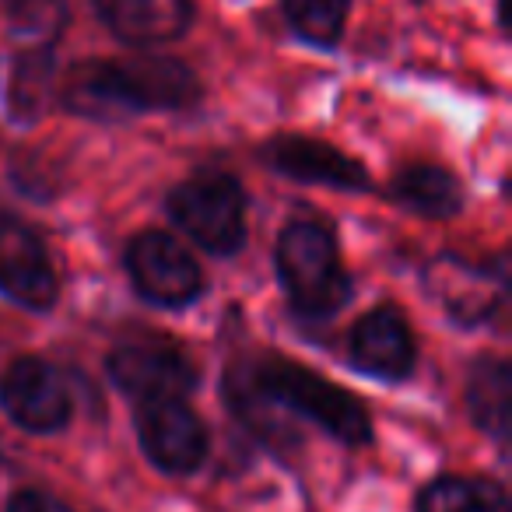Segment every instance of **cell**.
<instances>
[{
    "instance_id": "cell-1",
    "label": "cell",
    "mask_w": 512,
    "mask_h": 512,
    "mask_svg": "<svg viewBox=\"0 0 512 512\" xmlns=\"http://www.w3.org/2000/svg\"><path fill=\"white\" fill-rule=\"evenodd\" d=\"M200 85L193 71L169 57L137 60H85L64 81V102L81 116L116 120L141 109L193 106Z\"/></svg>"
},
{
    "instance_id": "cell-2",
    "label": "cell",
    "mask_w": 512,
    "mask_h": 512,
    "mask_svg": "<svg viewBox=\"0 0 512 512\" xmlns=\"http://www.w3.org/2000/svg\"><path fill=\"white\" fill-rule=\"evenodd\" d=\"M242 383L256 397H264L267 404H281L302 418L316 421L323 432L348 442V446H362L372 439V421L362 400H355L330 379L309 372L306 365L285 362V358H264Z\"/></svg>"
},
{
    "instance_id": "cell-3",
    "label": "cell",
    "mask_w": 512,
    "mask_h": 512,
    "mask_svg": "<svg viewBox=\"0 0 512 512\" xmlns=\"http://www.w3.org/2000/svg\"><path fill=\"white\" fill-rule=\"evenodd\" d=\"M278 271L295 313L302 316H334L351 299L334 235L316 221H295L281 232Z\"/></svg>"
},
{
    "instance_id": "cell-4",
    "label": "cell",
    "mask_w": 512,
    "mask_h": 512,
    "mask_svg": "<svg viewBox=\"0 0 512 512\" xmlns=\"http://www.w3.org/2000/svg\"><path fill=\"white\" fill-rule=\"evenodd\" d=\"M169 214L197 246L214 256H232L246 235V200L235 179L204 172L169 193Z\"/></svg>"
},
{
    "instance_id": "cell-5",
    "label": "cell",
    "mask_w": 512,
    "mask_h": 512,
    "mask_svg": "<svg viewBox=\"0 0 512 512\" xmlns=\"http://www.w3.org/2000/svg\"><path fill=\"white\" fill-rule=\"evenodd\" d=\"M127 271L134 278L137 292L155 306H186L200 295V267L172 235L144 232L130 242Z\"/></svg>"
},
{
    "instance_id": "cell-6",
    "label": "cell",
    "mask_w": 512,
    "mask_h": 512,
    "mask_svg": "<svg viewBox=\"0 0 512 512\" xmlns=\"http://www.w3.org/2000/svg\"><path fill=\"white\" fill-rule=\"evenodd\" d=\"M137 435L155 467L193 474L207 456V428L186 400H148L137 414Z\"/></svg>"
},
{
    "instance_id": "cell-7",
    "label": "cell",
    "mask_w": 512,
    "mask_h": 512,
    "mask_svg": "<svg viewBox=\"0 0 512 512\" xmlns=\"http://www.w3.org/2000/svg\"><path fill=\"white\" fill-rule=\"evenodd\" d=\"M0 404L25 432H57L71 418L67 383L43 358H18L0 379Z\"/></svg>"
},
{
    "instance_id": "cell-8",
    "label": "cell",
    "mask_w": 512,
    "mask_h": 512,
    "mask_svg": "<svg viewBox=\"0 0 512 512\" xmlns=\"http://www.w3.org/2000/svg\"><path fill=\"white\" fill-rule=\"evenodd\" d=\"M109 376L120 390L148 400H183L197 386V372L179 351L162 348V344H130L109 358Z\"/></svg>"
},
{
    "instance_id": "cell-9",
    "label": "cell",
    "mask_w": 512,
    "mask_h": 512,
    "mask_svg": "<svg viewBox=\"0 0 512 512\" xmlns=\"http://www.w3.org/2000/svg\"><path fill=\"white\" fill-rule=\"evenodd\" d=\"M0 292L25 309H50L57 302V271L50 256L18 221L0 225Z\"/></svg>"
},
{
    "instance_id": "cell-10",
    "label": "cell",
    "mask_w": 512,
    "mask_h": 512,
    "mask_svg": "<svg viewBox=\"0 0 512 512\" xmlns=\"http://www.w3.org/2000/svg\"><path fill=\"white\" fill-rule=\"evenodd\" d=\"M264 162L274 172L299 183H320L337 186V190H365L369 176L351 155L337 151L327 141H309V137H278L267 144Z\"/></svg>"
},
{
    "instance_id": "cell-11",
    "label": "cell",
    "mask_w": 512,
    "mask_h": 512,
    "mask_svg": "<svg viewBox=\"0 0 512 512\" xmlns=\"http://www.w3.org/2000/svg\"><path fill=\"white\" fill-rule=\"evenodd\" d=\"M351 362L379 379H404L414 369V337L397 309L365 313L351 327L348 341Z\"/></svg>"
},
{
    "instance_id": "cell-12",
    "label": "cell",
    "mask_w": 512,
    "mask_h": 512,
    "mask_svg": "<svg viewBox=\"0 0 512 512\" xmlns=\"http://www.w3.org/2000/svg\"><path fill=\"white\" fill-rule=\"evenodd\" d=\"M99 15L134 46L169 43L190 25V0H95Z\"/></svg>"
},
{
    "instance_id": "cell-13",
    "label": "cell",
    "mask_w": 512,
    "mask_h": 512,
    "mask_svg": "<svg viewBox=\"0 0 512 512\" xmlns=\"http://www.w3.org/2000/svg\"><path fill=\"white\" fill-rule=\"evenodd\" d=\"M393 197L428 218H449L460 211V183L439 165H404L393 176Z\"/></svg>"
},
{
    "instance_id": "cell-14",
    "label": "cell",
    "mask_w": 512,
    "mask_h": 512,
    "mask_svg": "<svg viewBox=\"0 0 512 512\" xmlns=\"http://www.w3.org/2000/svg\"><path fill=\"white\" fill-rule=\"evenodd\" d=\"M435 295L446 302V309L463 323H477L484 316H491L495 309V292H491L488 278H481L470 267L456 264V260H439V264L428 271Z\"/></svg>"
},
{
    "instance_id": "cell-15",
    "label": "cell",
    "mask_w": 512,
    "mask_h": 512,
    "mask_svg": "<svg viewBox=\"0 0 512 512\" xmlns=\"http://www.w3.org/2000/svg\"><path fill=\"white\" fill-rule=\"evenodd\" d=\"M418 512H509V498L495 481L442 477L421 491Z\"/></svg>"
},
{
    "instance_id": "cell-16",
    "label": "cell",
    "mask_w": 512,
    "mask_h": 512,
    "mask_svg": "<svg viewBox=\"0 0 512 512\" xmlns=\"http://www.w3.org/2000/svg\"><path fill=\"white\" fill-rule=\"evenodd\" d=\"M470 411L474 421L491 435H505L509 428V397H512V379L509 365L502 358H484L477 362L474 376H470Z\"/></svg>"
},
{
    "instance_id": "cell-17",
    "label": "cell",
    "mask_w": 512,
    "mask_h": 512,
    "mask_svg": "<svg viewBox=\"0 0 512 512\" xmlns=\"http://www.w3.org/2000/svg\"><path fill=\"white\" fill-rule=\"evenodd\" d=\"M288 22L295 25L302 39L330 46L337 43L348 18V0H285Z\"/></svg>"
},
{
    "instance_id": "cell-18",
    "label": "cell",
    "mask_w": 512,
    "mask_h": 512,
    "mask_svg": "<svg viewBox=\"0 0 512 512\" xmlns=\"http://www.w3.org/2000/svg\"><path fill=\"white\" fill-rule=\"evenodd\" d=\"M4 11L11 29L29 39H53L67 18L64 0H4Z\"/></svg>"
},
{
    "instance_id": "cell-19",
    "label": "cell",
    "mask_w": 512,
    "mask_h": 512,
    "mask_svg": "<svg viewBox=\"0 0 512 512\" xmlns=\"http://www.w3.org/2000/svg\"><path fill=\"white\" fill-rule=\"evenodd\" d=\"M46 85H50V57L46 53H32L25 57L22 71H18V81H15V109L22 113V120H32V116L43 109V95H46Z\"/></svg>"
},
{
    "instance_id": "cell-20",
    "label": "cell",
    "mask_w": 512,
    "mask_h": 512,
    "mask_svg": "<svg viewBox=\"0 0 512 512\" xmlns=\"http://www.w3.org/2000/svg\"><path fill=\"white\" fill-rule=\"evenodd\" d=\"M8 512H74V509H67L60 498L43 495V491H18V495L11 498Z\"/></svg>"
}]
</instances>
